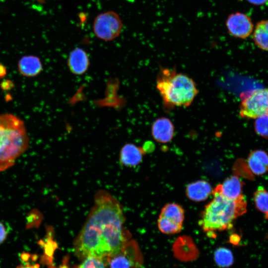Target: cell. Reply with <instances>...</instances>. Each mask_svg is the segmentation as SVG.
<instances>
[{
    "label": "cell",
    "instance_id": "obj_6",
    "mask_svg": "<svg viewBox=\"0 0 268 268\" xmlns=\"http://www.w3.org/2000/svg\"><path fill=\"white\" fill-rule=\"evenodd\" d=\"M268 114L267 89L254 90L242 96L240 115L243 118L257 119Z\"/></svg>",
    "mask_w": 268,
    "mask_h": 268
},
{
    "label": "cell",
    "instance_id": "obj_24",
    "mask_svg": "<svg viewBox=\"0 0 268 268\" xmlns=\"http://www.w3.org/2000/svg\"><path fill=\"white\" fill-rule=\"evenodd\" d=\"M7 233L3 224L0 222V244L6 238Z\"/></svg>",
    "mask_w": 268,
    "mask_h": 268
},
{
    "label": "cell",
    "instance_id": "obj_29",
    "mask_svg": "<svg viewBox=\"0 0 268 268\" xmlns=\"http://www.w3.org/2000/svg\"><path fill=\"white\" fill-rule=\"evenodd\" d=\"M267 89H268V88Z\"/></svg>",
    "mask_w": 268,
    "mask_h": 268
},
{
    "label": "cell",
    "instance_id": "obj_22",
    "mask_svg": "<svg viewBox=\"0 0 268 268\" xmlns=\"http://www.w3.org/2000/svg\"><path fill=\"white\" fill-rule=\"evenodd\" d=\"M255 130L257 134L265 138H268V114L257 118L255 122Z\"/></svg>",
    "mask_w": 268,
    "mask_h": 268
},
{
    "label": "cell",
    "instance_id": "obj_9",
    "mask_svg": "<svg viewBox=\"0 0 268 268\" xmlns=\"http://www.w3.org/2000/svg\"><path fill=\"white\" fill-rule=\"evenodd\" d=\"M172 250L174 257L181 262L196 260L199 256V250L189 236L179 237L174 242Z\"/></svg>",
    "mask_w": 268,
    "mask_h": 268
},
{
    "label": "cell",
    "instance_id": "obj_18",
    "mask_svg": "<svg viewBox=\"0 0 268 268\" xmlns=\"http://www.w3.org/2000/svg\"><path fill=\"white\" fill-rule=\"evenodd\" d=\"M253 40L260 48L268 51V20L257 23L253 33Z\"/></svg>",
    "mask_w": 268,
    "mask_h": 268
},
{
    "label": "cell",
    "instance_id": "obj_11",
    "mask_svg": "<svg viewBox=\"0 0 268 268\" xmlns=\"http://www.w3.org/2000/svg\"><path fill=\"white\" fill-rule=\"evenodd\" d=\"M175 127L170 119L167 117H160L152 123L151 134L157 142L162 143L170 142L174 135Z\"/></svg>",
    "mask_w": 268,
    "mask_h": 268
},
{
    "label": "cell",
    "instance_id": "obj_1",
    "mask_svg": "<svg viewBox=\"0 0 268 268\" xmlns=\"http://www.w3.org/2000/svg\"><path fill=\"white\" fill-rule=\"evenodd\" d=\"M125 217L119 201L105 190H99L94 204L74 242L76 254L85 258L108 257L118 253L131 234L124 226Z\"/></svg>",
    "mask_w": 268,
    "mask_h": 268
},
{
    "label": "cell",
    "instance_id": "obj_21",
    "mask_svg": "<svg viewBox=\"0 0 268 268\" xmlns=\"http://www.w3.org/2000/svg\"><path fill=\"white\" fill-rule=\"evenodd\" d=\"M158 226L159 230L165 234H173L180 232L183 226L172 223L161 216H159Z\"/></svg>",
    "mask_w": 268,
    "mask_h": 268
},
{
    "label": "cell",
    "instance_id": "obj_25",
    "mask_svg": "<svg viewBox=\"0 0 268 268\" xmlns=\"http://www.w3.org/2000/svg\"><path fill=\"white\" fill-rule=\"evenodd\" d=\"M240 240V237L237 234H234L230 236L229 242L234 245H237Z\"/></svg>",
    "mask_w": 268,
    "mask_h": 268
},
{
    "label": "cell",
    "instance_id": "obj_4",
    "mask_svg": "<svg viewBox=\"0 0 268 268\" xmlns=\"http://www.w3.org/2000/svg\"><path fill=\"white\" fill-rule=\"evenodd\" d=\"M28 140L21 120L11 114L0 115V171L14 164L27 148Z\"/></svg>",
    "mask_w": 268,
    "mask_h": 268
},
{
    "label": "cell",
    "instance_id": "obj_2",
    "mask_svg": "<svg viewBox=\"0 0 268 268\" xmlns=\"http://www.w3.org/2000/svg\"><path fill=\"white\" fill-rule=\"evenodd\" d=\"M156 88L167 110L189 107L199 93L195 81L186 74L177 72L174 68H160Z\"/></svg>",
    "mask_w": 268,
    "mask_h": 268
},
{
    "label": "cell",
    "instance_id": "obj_28",
    "mask_svg": "<svg viewBox=\"0 0 268 268\" xmlns=\"http://www.w3.org/2000/svg\"><path fill=\"white\" fill-rule=\"evenodd\" d=\"M36 0L37 1H38L39 2L44 3V2H45L47 0Z\"/></svg>",
    "mask_w": 268,
    "mask_h": 268
},
{
    "label": "cell",
    "instance_id": "obj_23",
    "mask_svg": "<svg viewBox=\"0 0 268 268\" xmlns=\"http://www.w3.org/2000/svg\"><path fill=\"white\" fill-rule=\"evenodd\" d=\"M77 268H106L102 259L94 257L85 258L84 261Z\"/></svg>",
    "mask_w": 268,
    "mask_h": 268
},
{
    "label": "cell",
    "instance_id": "obj_26",
    "mask_svg": "<svg viewBox=\"0 0 268 268\" xmlns=\"http://www.w3.org/2000/svg\"><path fill=\"white\" fill-rule=\"evenodd\" d=\"M250 3L255 5H262L265 4L268 0H247Z\"/></svg>",
    "mask_w": 268,
    "mask_h": 268
},
{
    "label": "cell",
    "instance_id": "obj_7",
    "mask_svg": "<svg viewBox=\"0 0 268 268\" xmlns=\"http://www.w3.org/2000/svg\"><path fill=\"white\" fill-rule=\"evenodd\" d=\"M110 268H133L142 265L143 259L137 243L128 241L120 251L107 257Z\"/></svg>",
    "mask_w": 268,
    "mask_h": 268
},
{
    "label": "cell",
    "instance_id": "obj_19",
    "mask_svg": "<svg viewBox=\"0 0 268 268\" xmlns=\"http://www.w3.org/2000/svg\"><path fill=\"white\" fill-rule=\"evenodd\" d=\"M254 201L256 208L268 219V190L259 186L254 192Z\"/></svg>",
    "mask_w": 268,
    "mask_h": 268
},
{
    "label": "cell",
    "instance_id": "obj_27",
    "mask_svg": "<svg viewBox=\"0 0 268 268\" xmlns=\"http://www.w3.org/2000/svg\"><path fill=\"white\" fill-rule=\"evenodd\" d=\"M18 268H34L33 267H31V266H26V267L20 266V267H18Z\"/></svg>",
    "mask_w": 268,
    "mask_h": 268
},
{
    "label": "cell",
    "instance_id": "obj_10",
    "mask_svg": "<svg viewBox=\"0 0 268 268\" xmlns=\"http://www.w3.org/2000/svg\"><path fill=\"white\" fill-rule=\"evenodd\" d=\"M89 65V56L84 49L76 47L70 51L67 59V66L71 73L83 75L88 70Z\"/></svg>",
    "mask_w": 268,
    "mask_h": 268
},
{
    "label": "cell",
    "instance_id": "obj_16",
    "mask_svg": "<svg viewBox=\"0 0 268 268\" xmlns=\"http://www.w3.org/2000/svg\"><path fill=\"white\" fill-rule=\"evenodd\" d=\"M186 192L189 199L198 202L206 200L212 192V188L208 182L199 180L189 184Z\"/></svg>",
    "mask_w": 268,
    "mask_h": 268
},
{
    "label": "cell",
    "instance_id": "obj_14",
    "mask_svg": "<svg viewBox=\"0 0 268 268\" xmlns=\"http://www.w3.org/2000/svg\"><path fill=\"white\" fill-rule=\"evenodd\" d=\"M247 165L251 172L256 175H262L268 171V154L262 150L250 152Z\"/></svg>",
    "mask_w": 268,
    "mask_h": 268
},
{
    "label": "cell",
    "instance_id": "obj_3",
    "mask_svg": "<svg viewBox=\"0 0 268 268\" xmlns=\"http://www.w3.org/2000/svg\"><path fill=\"white\" fill-rule=\"evenodd\" d=\"M213 200L205 207L199 225L210 237H216V231L229 229L238 217L247 211V202L243 195L229 200L219 194L212 193Z\"/></svg>",
    "mask_w": 268,
    "mask_h": 268
},
{
    "label": "cell",
    "instance_id": "obj_5",
    "mask_svg": "<svg viewBox=\"0 0 268 268\" xmlns=\"http://www.w3.org/2000/svg\"><path fill=\"white\" fill-rule=\"evenodd\" d=\"M123 29V23L119 14L107 11L98 14L95 18L93 29L95 36L105 41L117 38Z\"/></svg>",
    "mask_w": 268,
    "mask_h": 268
},
{
    "label": "cell",
    "instance_id": "obj_20",
    "mask_svg": "<svg viewBox=\"0 0 268 268\" xmlns=\"http://www.w3.org/2000/svg\"><path fill=\"white\" fill-rule=\"evenodd\" d=\"M214 260L216 264L220 268L231 266L234 263V256L231 251L225 247H219L214 252Z\"/></svg>",
    "mask_w": 268,
    "mask_h": 268
},
{
    "label": "cell",
    "instance_id": "obj_12",
    "mask_svg": "<svg viewBox=\"0 0 268 268\" xmlns=\"http://www.w3.org/2000/svg\"><path fill=\"white\" fill-rule=\"evenodd\" d=\"M244 183L236 176H232L217 185L212 193L220 194L229 200H235L242 195Z\"/></svg>",
    "mask_w": 268,
    "mask_h": 268
},
{
    "label": "cell",
    "instance_id": "obj_13",
    "mask_svg": "<svg viewBox=\"0 0 268 268\" xmlns=\"http://www.w3.org/2000/svg\"><path fill=\"white\" fill-rule=\"evenodd\" d=\"M146 153L142 147L132 143H127L121 149L120 162L126 167L135 166L141 162Z\"/></svg>",
    "mask_w": 268,
    "mask_h": 268
},
{
    "label": "cell",
    "instance_id": "obj_8",
    "mask_svg": "<svg viewBox=\"0 0 268 268\" xmlns=\"http://www.w3.org/2000/svg\"><path fill=\"white\" fill-rule=\"evenodd\" d=\"M225 26L230 36L240 39L247 38L253 32L254 27L251 18L240 12L229 14L225 21Z\"/></svg>",
    "mask_w": 268,
    "mask_h": 268
},
{
    "label": "cell",
    "instance_id": "obj_15",
    "mask_svg": "<svg viewBox=\"0 0 268 268\" xmlns=\"http://www.w3.org/2000/svg\"><path fill=\"white\" fill-rule=\"evenodd\" d=\"M19 73L26 77H33L38 75L43 69L42 62L37 56H24L18 62Z\"/></svg>",
    "mask_w": 268,
    "mask_h": 268
},
{
    "label": "cell",
    "instance_id": "obj_17",
    "mask_svg": "<svg viewBox=\"0 0 268 268\" xmlns=\"http://www.w3.org/2000/svg\"><path fill=\"white\" fill-rule=\"evenodd\" d=\"M184 214V210L181 205L170 203L162 207L159 216L172 223L183 226Z\"/></svg>",
    "mask_w": 268,
    "mask_h": 268
}]
</instances>
